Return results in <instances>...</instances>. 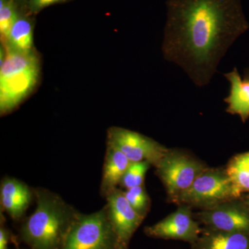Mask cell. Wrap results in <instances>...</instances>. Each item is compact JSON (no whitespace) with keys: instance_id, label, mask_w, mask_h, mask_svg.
Here are the masks:
<instances>
[{"instance_id":"cell-18","label":"cell","mask_w":249,"mask_h":249,"mask_svg":"<svg viewBox=\"0 0 249 249\" xmlns=\"http://www.w3.org/2000/svg\"><path fill=\"white\" fill-rule=\"evenodd\" d=\"M150 165L147 161L132 162L126 170L121 184L127 190L133 187L142 186L145 174Z\"/></svg>"},{"instance_id":"cell-8","label":"cell","mask_w":249,"mask_h":249,"mask_svg":"<svg viewBox=\"0 0 249 249\" xmlns=\"http://www.w3.org/2000/svg\"><path fill=\"white\" fill-rule=\"evenodd\" d=\"M202 230L192 214L191 206L181 205L160 222L145 227L144 231L154 238L184 241L191 245L197 240Z\"/></svg>"},{"instance_id":"cell-10","label":"cell","mask_w":249,"mask_h":249,"mask_svg":"<svg viewBox=\"0 0 249 249\" xmlns=\"http://www.w3.org/2000/svg\"><path fill=\"white\" fill-rule=\"evenodd\" d=\"M195 218L206 229L249 235V214L230 201L205 209Z\"/></svg>"},{"instance_id":"cell-6","label":"cell","mask_w":249,"mask_h":249,"mask_svg":"<svg viewBox=\"0 0 249 249\" xmlns=\"http://www.w3.org/2000/svg\"><path fill=\"white\" fill-rule=\"evenodd\" d=\"M170 199L175 201L207 167L191 156L169 150L156 166Z\"/></svg>"},{"instance_id":"cell-1","label":"cell","mask_w":249,"mask_h":249,"mask_svg":"<svg viewBox=\"0 0 249 249\" xmlns=\"http://www.w3.org/2000/svg\"><path fill=\"white\" fill-rule=\"evenodd\" d=\"M163 56L199 87L209 84L221 59L249 29L240 0H168Z\"/></svg>"},{"instance_id":"cell-5","label":"cell","mask_w":249,"mask_h":249,"mask_svg":"<svg viewBox=\"0 0 249 249\" xmlns=\"http://www.w3.org/2000/svg\"><path fill=\"white\" fill-rule=\"evenodd\" d=\"M235 198L233 187L226 170L207 168L175 202L205 209Z\"/></svg>"},{"instance_id":"cell-11","label":"cell","mask_w":249,"mask_h":249,"mask_svg":"<svg viewBox=\"0 0 249 249\" xmlns=\"http://www.w3.org/2000/svg\"><path fill=\"white\" fill-rule=\"evenodd\" d=\"M30 188L14 178H5L1 183V206L12 219H20L33 199Z\"/></svg>"},{"instance_id":"cell-14","label":"cell","mask_w":249,"mask_h":249,"mask_svg":"<svg viewBox=\"0 0 249 249\" xmlns=\"http://www.w3.org/2000/svg\"><path fill=\"white\" fill-rule=\"evenodd\" d=\"M131 163L132 162L120 150L107 143L101 183L103 196H107L116 189Z\"/></svg>"},{"instance_id":"cell-17","label":"cell","mask_w":249,"mask_h":249,"mask_svg":"<svg viewBox=\"0 0 249 249\" xmlns=\"http://www.w3.org/2000/svg\"><path fill=\"white\" fill-rule=\"evenodd\" d=\"M19 17L14 0H0V34L4 45L13 26Z\"/></svg>"},{"instance_id":"cell-16","label":"cell","mask_w":249,"mask_h":249,"mask_svg":"<svg viewBox=\"0 0 249 249\" xmlns=\"http://www.w3.org/2000/svg\"><path fill=\"white\" fill-rule=\"evenodd\" d=\"M34 41V30L30 19L19 16L10 32L6 47L21 53H31Z\"/></svg>"},{"instance_id":"cell-12","label":"cell","mask_w":249,"mask_h":249,"mask_svg":"<svg viewBox=\"0 0 249 249\" xmlns=\"http://www.w3.org/2000/svg\"><path fill=\"white\" fill-rule=\"evenodd\" d=\"M224 76L230 83V91L224 102L228 107L226 111L232 115L240 116L242 122L249 119V72L242 79L237 68L225 73Z\"/></svg>"},{"instance_id":"cell-19","label":"cell","mask_w":249,"mask_h":249,"mask_svg":"<svg viewBox=\"0 0 249 249\" xmlns=\"http://www.w3.org/2000/svg\"><path fill=\"white\" fill-rule=\"evenodd\" d=\"M124 193L126 199L134 211L145 217L150 206V199L142 185L129 188Z\"/></svg>"},{"instance_id":"cell-2","label":"cell","mask_w":249,"mask_h":249,"mask_svg":"<svg viewBox=\"0 0 249 249\" xmlns=\"http://www.w3.org/2000/svg\"><path fill=\"white\" fill-rule=\"evenodd\" d=\"M37 206L21 228L22 240L32 249H60L78 213L56 195L35 191Z\"/></svg>"},{"instance_id":"cell-20","label":"cell","mask_w":249,"mask_h":249,"mask_svg":"<svg viewBox=\"0 0 249 249\" xmlns=\"http://www.w3.org/2000/svg\"><path fill=\"white\" fill-rule=\"evenodd\" d=\"M64 1L65 0H30L29 6H30L31 11L37 13L47 6Z\"/></svg>"},{"instance_id":"cell-13","label":"cell","mask_w":249,"mask_h":249,"mask_svg":"<svg viewBox=\"0 0 249 249\" xmlns=\"http://www.w3.org/2000/svg\"><path fill=\"white\" fill-rule=\"evenodd\" d=\"M191 249H249V235L205 228Z\"/></svg>"},{"instance_id":"cell-3","label":"cell","mask_w":249,"mask_h":249,"mask_svg":"<svg viewBox=\"0 0 249 249\" xmlns=\"http://www.w3.org/2000/svg\"><path fill=\"white\" fill-rule=\"evenodd\" d=\"M39 75L36 55L6 47L0 71V111L9 112L18 106L34 89Z\"/></svg>"},{"instance_id":"cell-7","label":"cell","mask_w":249,"mask_h":249,"mask_svg":"<svg viewBox=\"0 0 249 249\" xmlns=\"http://www.w3.org/2000/svg\"><path fill=\"white\" fill-rule=\"evenodd\" d=\"M107 143L120 150L131 162L147 161L157 166L169 149L134 131L114 127L108 131Z\"/></svg>"},{"instance_id":"cell-9","label":"cell","mask_w":249,"mask_h":249,"mask_svg":"<svg viewBox=\"0 0 249 249\" xmlns=\"http://www.w3.org/2000/svg\"><path fill=\"white\" fill-rule=\"evenodd\" d=\"M108 215L121 249H127L132 235L142 224L144 217L134 211L124 192L116 188L107 196Z\"/></svg>"},{"instance_id":"cell-15","label":"cell","mask_w":249,"mask_h":249,"mask_svg":"<svg viewBox=\"0 0 249 249\" xmlns=\"http://www.w3.org/2000/svg\"><path fill=\"white\" fill-rule=\"evenodd\" d=\"M233 187L236 197L249 192V152L235 156L226 169Z\"/></svg>"},{"instance_id":"cell-4","label":"cell","mask_w":249,"mask_h":249,"mask_svg":"<svg viewBox=\"0 0 249 249\" xmlns=\"http://www.w3.org/2000/svg\"><path fill=\"white\" fill-rule=\"evenodd\" d=\"M60 249H122L107 207L92 214H78Z\"/></svg>"},{"instance_id":"cell-21","label":"cell","mask_w":249,"mask_h":249,"mask_svg":"<svg viewBox=\"0 0 249 249\" xmlns=\"http://www.w3.org/2000/svg\"><path fill=\"white\" fill-rule=\"evenodd\" d=\"M10 240L9 231L4 227L0 229V249H8Z\"/></svg>"},{"instance_id":"cell-22","label":"cell","mask_w":249,"mask_h":249,"mask_svg":"<svg viewBox=\"0 0 249 249\" xmlns=\"http://www.w3.org/2000/svg\"><path fill=\"white\" fill-rule=\"evenodd\" d=\"M248 204H249V201H248Z\"/></svg>"}]
</instances>
